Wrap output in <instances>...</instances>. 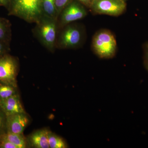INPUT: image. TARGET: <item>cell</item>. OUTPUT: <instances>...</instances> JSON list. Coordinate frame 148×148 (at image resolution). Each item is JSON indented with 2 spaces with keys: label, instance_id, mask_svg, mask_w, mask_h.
Here are the masks:
<instances>
[{
  "label": "cell",
  "instance_id": "6da1fadb",
  "mask_svg": "<svg viewBox=\"0 0 148 148\" xmlns=\"http://www.w3.org/2000/svg\"><path fill=\"white\" fill-rule=\"evenodd\" d=\"M10 1V5L8 8L9 15L17 16L27 22L35 23L42 16V0Z\"/></svg>",
  "mask_w": 148,
  "mask_h": 148
},
{
  "label": "cell",
  "instance_id": "7a4b0ae2",
  "mask_svg": "<svg viewBox=\"0 0 148 148\" xmlns=\"http://www.w3.org/2000/svg\"><path fill=\"white\" fill-rule=\"evenodd\" d=\"M57 19L42 15L36 22L34 30L36 36L48 50L53 52L57 40Z\"/></svg>",
  "mask_w": 148,
  "mask_h": 148
},
{
  "label": "cell",
  "instance_id": "3957f363",
  "mask_svg": "<svg viewBox=\"0 0 148 148\" xmlns=\"http://www.w3.org/2000/svg\"><path fill=\"white\" fill-rule=\"evenodd\" d=\"M92 47L94 53L99 58H112L115 56L116 52V40L110 30L102 29L93 36Z\"/></svg>",
  "mask_w": 148,
  "mask_h": 148
},
{
  "label": "cell",
  "instance_id": "277c9868",
  "mask_svg": "<svg viewBox=\"0 0 148 148\" xmlns=\"http://www.w3.org/2000/svg\"><path fill=\"white\" fill-rule=\"evenodd\" d=\"M66 26L56 40V45L58 47L64 49L79 47L84 39L82 28L75 24H68Z\"/></svg>",
  "mask_w": 148,
  "mask_h": 148
},
{
  "label": "cell",
  "instance_id": "5b68a950",
  "mask_svg": "<svg viewBox=\"0 0 148 148\" xmlns=\"http://www.w3.org/2000/svg\"><path fill=\"white\" fill-rule=\"evenodd\" d=\"M90 8L95 14L118 16L126 10V3L123 0H93Z\"/></svg>",
  "mask_w": 148,
  "mask_h": 148
},
{
  "label": "cell",
  "instance_id": "8992f818",
  "mask_svg": "<svg viewBox=\"0 0 148 148\" xmlns=\"http://www.w3.org/2000/svg\"><path fill=\"white\" fill-rule=\"evenodd\" d=\"M18 65L16 58L7 53L0 57V82L16 87Z\"/></svg>",
  "mask_w": 148,
  "mask_h": 148
},
{
  "label": "cell",
  "instance_id": "52a82bcc",
  "mask_svg": "<svg viewBox=\"0 0 148 148\" xmlns=\"http://www.w3.org/2000/svg\"><path fill=\"white\" fill-rule=\"evenodd\" d=\"M87 14V11L82 5L77 2H71L60 13L59 25L61 27L66 26L73 21L82 19Z\"/></svg>",
  "mask_w": 148,
  "mask_h": 148
},
{
  "label": "cell",
  "instance_id": "ba28073f",
  "mask_svg": "<svg viewBox=\"0 0 148 148\" xmlns=\"http://www.w3.org/2000/svg\"><path fill=\"white\" fill-rule=\"evenodd\" d=\"M6 117V128L8 132L23 134L29 123L26 113H21L7 116Z\"/></svg>",
  "mask_w": 148,
  "mask_h": 148
},
{
  "label": "cell",
  "instance_id": "9c48e42d",
  "mask_svg": "<svg viewBox=\"0 0 148 148\" xmlns=\"http://www.w3.org/2000/svg\"><path fill=\"white\" fill-rule=\"evenodd\" d=\"M0 109L6 116L21 113H26L17 94L0 101Z\"/></svg>",
  "mask_w": 148,
  "mask_h": 148
},
{
  "label": "cell",
  "instance_id": "30bf717a",
  "mask_svg": "<svg viewBox=\"0 0 148 148\" xmlns=\"http://www.w3.org/2000/svg\"><path fill=\"white\" fill-rule=\"evenodd\" d=\"M49 131L46 129L39 130L32 133L28 140L32 147L49 148L48 137Z\"/></svg>",
  "mask_w": 148,
  "mask_h": 148
},
{
  "label": "cell",
  "instance_id": "8fae6325",
  "mask_svg": "<svg viewBox=\"0 0 148 148\" xmlns=\"http://www.w3.org/2000/svg\"><path fill=\"white\" fill-rule=\"evenodd\" d=\"M11 36L10 21L6 18L0 17V41L10 44Z\"/></svg>",
  "mask_w": 148,
  "mask_h": 148
},
{
  "label": "cell",
  "instance_id": "7c38bea8",
  "mask_svg": "<svg viewBox=\"0 0 148 148\" xmlns=\"http://www.w3.org/2000/svg\"><path fill=\"white\" fill-rule=\"evenodd\" d=\"M41 10L42 15L58 20L55 0H42Z\"/></svg>",
  "mask_w": 148,
  "mask_h": 148
},
{
  "label": "cell",
  "instance_id": "4fadbf2b",
  "mask_svg": "<svg viewBox=\"0 0 148 148\" xmlns=\"http://www.w3.org/2000/svg\"><path fill=\"white\" fill-rule=\"evenodd\" d=\"M16 146L18 148L27 147V142L23 134H18L7 132L0 135Z\"/></svg>",
  "mask_w": 148,
  "mask_h": 148
},
{
  "label": "cell",
  "instance_id": "5bb4252c",
  "mask_svg": "<svg viewBox=\"0 0 148 148\" xmlns=\"http://www.w3.org/2000/svg\"><path fill=\"white\" fill-rule=\"evenodd\" d=\"M48 143L49 148H66L68 147L66 141L52 132L49 131Z\"/></svg>",
  "mask_w": 148,
  "mask_h": 148
},
{
  "label": "cell",
  "instance_id": "9a60e30c",
  "mask_svg": "<svg viewBox=\"0 0 148 148\" xmlns=\"http://www.w3.org/2000/svg\"><path fill=\"white\" fill-rule=\"evenodd\" d=\"M16 88L11 85L3 83L0 84V101L7 99L16 94Z\"/></svg>",
  "mask_w": 148,
  "mask_h": 148
},
{
  "label": "cell",
  "instance_id": "2e32d148",
  "mask_svg": "<svg viewBox=\"0 0 148 148\" xmlns=\"http://www.w3.org/2000/svg\"><path fill=\"white\" fill-rule=\"evenodd\" d=\"M71 2V0H55L56 7L58 17L62 11Z\"/></svg>",
  "mask_w": 148,
  "mask_h": 148
},
{
  "label": "cell",
  "instance_id": "e0dca14e",
  "mask_svg": "<svg viewBox=\"0 0 148 148\" xmlns=\"http://www.w3.org/2000/svg\"><path fill=\"white\" fill-rule=\"evenodd\" d=\"M0 148H18L15 145L1 136H0Z\"/></svg>",
  "mask_w": 148,
  "mask_h": 148
},
{
  "label": "cell",
  "instance_id": "ac0fdd59",
  "mask_svg": "<svg viewBox=\"0 0 148 148\" xmlns=\"http://www.w3.org/2000/svg\"><path fill=\"white\" fill-rule=\"evenodd\" d=\"M9 50V44L0 41V57L7 54Z\"/></svg>",
  "mask_w": 148,
  "mask_h": 148
},
{
  "label": "cell",
  "instance_id": "d6986e66",
  "mask_svg": "<svg viewBox=\"0 0 148 148\" xmlns=\"http://www.w3.org/2000/svg\"><path fill=\"white\" fill-rule=\"evenodd\" d=\"M144 50V64L148 71V42H146L143 46Z\"/></svg>",
  "mask_w": 148,
  "mask_h": 148
},
{
  "label": "cell",
  "instance_id": "ffe728a7",
  "mask_svg": "<svg viewBox=\"0 0 148 148\" xmlns=\"http://www.w3.org/2000/svg\"><path fill=\"white\" fill-rule=\"evenodd\" d=\"M6 127V119L1 112L0 111V135L3 133V131L5 127Z\"/></svg>",
  "mask_w": 148,
  "mask_h": 148
},
{
  "label": "cell",
  "instance_id": "44dd1931",
  "mask_svg": "<svg viewBox=\"0 0 148 148\" xmlns=\"http://www.w3.org/2000/svg\"><path fill=\"white\" fill-rule=\"evenodd\" d=\"M79 1L86 7L90 8L93 0H78Z\"/></svg>",
  "mask_w": 148,
  "mask_h": 148
},
{
  "label": "cell",
  "instance_id": "7402d4cb",
  "mask_svg": "<svg viewBox=\"0 0 148 148\" xmlns=\"http://www.w3.org/2000/svg\"><path fill=\"white\" fill-rule=\"evenodd\" d=\"M10 0H0V6H3L8 8V5L10 3Z\"/></svg>",
  "mask_w": 148,
  "mask_h": 148
},
{
  "label": "cell",
  "instance_id": "603a6c76",
  "mask_svg": "<svg viewBox=\"0 0 148 148\" xmlns=\"http://www.w3.org/2000/svg\"><path fill=\"white\" fill-rule=\"evenodd\" d=\"M123 1H125L126 2V1H127V0H123Z\"/></svg>",
  "mask_w": 148,
  "mask_h": 148
}]
</instances>
